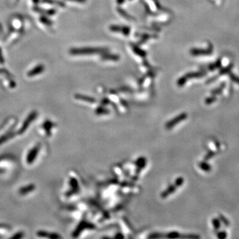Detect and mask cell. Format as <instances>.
<instances>
[{
    "label": "cell",
    "instance_id": "cell-14",
    "mask_svg": "<svg viewBox=\"0 0 239 239\" xmlns=\"http://www.w3.org/2000/svg\"><path fill=\"white\" fill-rule=\"evenodd\" d=\"M198 165L201 170L204 171L205 172H210L211 169H212L211 165L208 163H207L206 161H201V162L199 163Z\"/></svg>",
    "mask_w": 239,
    "mask_h": 239
},
{
    "label": "cell",
    "instance_id": "cell-5",
    "mask_svg": "<svg viewBox=\"0 0 239 239\" xmlns=\"http://www.w3.org/2000/svg\"><path fill=\"white\" fill-rule=\"evenodd\" d=\"M110 30L116 33H121L122 34L128 36L130 35V28L126 26H119V25H111Z\"/></svg>",
    "mask_w": 239,
    "mask_h": 239
},
{
    "label": "cell",
    "instance_id": "cell-11",
    "mask_svg": "<svg viewBox=\"0 0 239 239\" xmlns=\"http://www.w3.org/2000/svg\"><path fill=\"white\" fill-rule=\"evenodd\" d=\"M37 234L39 236H41V237H47V238H53V239L60 238V236H59L58 234H54V233H49V232H46V231H43V230L39 231V232L37 233Z\"/></svg>",
    "mask_w": 239,
    "mask_h": 239
},
{
    "label": "cell",
    "instance_id": "cell-29",
    "mask_svg": "<svg viewBox=\"0 0 239 239\" xmlns=\"http://www.w3.org/2000/svg\"><path fill=\"white\" fill-rule=\"evenodd\" d=\"M66 1H74V2H77V3H85L86 1V0H66Z\"/></svg>",
    "mask_w": 239,
    "mask_h": 239
},
{
    "label": "cell",
    "instance_id": "cell-4",
    "mask_svg": "<svg viewBox=\"0 0 239 239\" xmlns=\"http://www.w3.org/2000/svg\"><path fill=\"white\" fill-rule=\"evenodd\" d=\"M39 149H40V145L38 144V145L33 147L32 149L29 151L26 157V161L28 164H31V163L34 162L37 155H38Z\"/></svg>",
    "mask_w": 239,
    "mask_h": 239
},
{
    "label": "cell",
    "instance_id": "cell-28",
    "mask_svg": "<svg viewBox=\"0 0 239 239\" xmlns=\"http://www.w3.org/2000/svg\"><path fill=\"white\" fill-rule=\"evenodd\" d=\"M23 235H24V234H23V232H17V234H15V235H13V236L12 237H11V238H13V239H19V238H22V237L23 236Z\"/></svg>",
    "mask_w": 239,
    "mask_h": 239
},
{
    "label": "cell",
    "instance_id": "cell-21",
    "mask_svg": "<svg viewBox=\"0 0 239 239\" xmlns=\"http://www.w3.org/2000/svg\"><path fill=\"white\" fill-rule=\"evenodd\" d=\"M0 74L4 75L5 77H13V76L11 75V73L5 68H0Z\"/></svg>",
    "mask_w": 239,
    "mask_h": 239
},
{
    "label": "cell",
    "instance_id": "cell-30",
    "mask_svg": "<svg viewBox=\"0 0 239 239\" xmlns=\"http://www.w3.org/2000/svg\"><path fill=\"white\" fill-rule=\"evenodd\" d=\"M0 63H1V64H3V63H4V59H3V55L1 54V49H0Z\"/></svg>",
    "mask_w": 239,
    "mask_h": 239
},
{
    "label": "cell",
    "instance_id": "cell-24",
    "mask_svg": "<svg viewBox=\"0 0 239 239\" xmlns=\"http://www.w3.org/2000/svg\"><path fill=\"white\" fill-rule=\"evenodd\" d=\"M217 236L220 239H225L227 237V233L225 231H221V232H217Z\"/></svg>",
    "mask_w": 239,
    "mask_h": 239
},
{
    "label": "cell",
    "instance_id": "cell-8",
    "mask_svg": "<svg viewBox=\"0 0 239 239\" xmlns=\"http://www.w3.org/2000/svg\"><path fill=\"white\" fill-rule=\"evenodd\" d=\"M35 189V185L34 184H30L28 185H26V186L21 187V188L19 189V193L21 195H25L26 194H28V193L32 192V191Z\"/></svg>",
    "mask_w": 239,
    "mask_h": 239
},
{
    "label": "cell",
    "instance_id": "cell-2",
    "mask_svg": "<svg viewBox=\"0 0 239 239\" xmlns=\"http://www.w3.org/2000/svg\"><path fill=\"white\" fill-rule=\"evenodd\" d=\"M187 113H185V112H183V113H181L178 115L176 117L173 118L172 120H169V122H167L166 124H165V128H167V130H170V129H172V128L174 127L175 126H176L179 123H180L181 122L183 121V120H185V119H187Z\"/></svg>",
    "mask_w": 239,
    "mask_h": 239
},
{
    "label": "cell",
    "instance_id": "cell-34",
    "mask_svg": "<svg viewBox=\"0 0 239 239\" xmlns=\"http://www.w3.org/2000/svg\"><path fill=\"white\" fill-rule=\"evenodd\" d=\"M17 1H19V0H17Z\"/></svg>",
    "mask_w": 239,
    "mask_h": 239
},
{
    "label": "cell",
    "instance_id": "cell-15",
    "mask_svg": "<svg viewBox=\"0 0 239 239\" xmlns=\"http://www.w3.org/2000/svg\"><path fill=\"white\" fill-rule=\"evenodd\" d=\"M42 2L44 3H48V4H50V5L55 4L56 5H57V6H59L61 7H65V4L64 2H63V1H57V0H42Z\"/></svg>",
    "mask_w": 239,
    "mask_h": 239
},
{
    "label": "cell",
    "instance_id": "cell-17",
    "mask_svg": "<svg viewBox=\"0 0 239 239\" xmlns=\"http://www.w3.org/2000/svg\"><path fill=\"white\" fill-rule=\"evenodd\" d=\"M212 224L215 230H219L221 227V221L219 219L215 218L212 220Z\"/></svg>",
    "mask_w": 239,
    "mask_h": 239
},
{
    "label": "cell",
    "instance_id": "cell-33",
    "mask_svg": "<svg viewBox=\"0 0 239 239\" xmlns=\"http://www.w3.org/2000/svg\"><path fill=\"white\" fill-rule=\"evenodd\" d=\"M39 0H33V3H35V4H36V3H38V2H39Z\"/></svg>",
    "mask_w": 239,
    "mask_h": 239
},
{
    "label": "cell",
    "instance_id": "cell-19",
    "mask_svg": "<svg viewBox=\"0 0 239 239\" xmlns=\"http://www.w3.org/2000/svg\"><path fill=\"white\" fill-rule=\"evenodd\" d=\"M219 219H220L221 222H222L223 223V225H224L225 226H230V222H229V221L226 218V217L224 216V215L220 214V215H219Z\"/></svg>",
    "mask_w": 239,
    "mask_h": 239
},
{
    "label": "cell",
    "instance_id": "cell-10",
    "mask_svg": "<svg viewBox=\"0 0 239 239\" xmlns=\"http://www.w3.org/2000/svg\"><path fill=\"white\" fill-rule=\"evenodd\" d=\"M176 189H177V186L175 184L170 185V186H169L168 188L166 189V190H165V191H163V192L161 193V197H162L163 199L167 198L169 195H171L172 193H174L175 190H176Z\"/></svg>",
    "mask_w": 239,
    "mask_h": 239
},
{
    "label": "cell",
    "instance_id": "cell-3",
    "mask_svg": "<svg viewBox=\"0 0 239 239\" xmlns=\"http://www.w3.org/2000/svg\"><path fill=\"white\" fill-rule=\"evenodd\" d=\"M37 116V113L35 111L31 112V113L29 114V115L27 116L26 120H25L24 122H23L22 126H21L20 130L19 131V134H22L24 133V132L26 131V130L29 128V126H30L31 122L34 121L35 118H36Z\"/></svg>",
    "mask_w": 239,
    "mask_h": 239
},
{
    "label": "cell",
    "instance_id": "cell-1",
    "mask_svg": "<svg viewBox=\"0 0 239 239\" xmlns=\"http://www.w3.org/2000/svg\"><path fill=\"white\" fill-rule=\"evenodd\" d=\"M109 49L105 47H86V48L71 49L69 52L72 55H90L95 54H103L108 52Z\"/></svg>",
    "mask_w": 239,
    "mask_h": 239
},
{
    "label": "cell",
    "instance_id": "cell-13",
    "mask_svg": "<svg viewBox=\"0 0 239 239\" xmlns=\"http://www.w3.org/2000/svg\"><path fill=\"white\" fill-rule=\"evenodd\" d=\"M34 10L38 13H43V14L48 15H55L57 12L56 9H49V10H45V9H42L39 8V7H35Z\"/></svg>",
    "mask_w": 239,
    "mask_h": 239
},
{
    "label": "cell",
    "instance_id": "cell-25",
    "mask_svg": "<svg viewBox=\"0 0 239 239\" xmlns=\"http://www.w3.org/2000/svg\"><path fill=\"white\" fill-rule=\"evenodd\" d=\"M51 127V123H50V122H46V123H45L44 129L46 130L47 134H48V135H50Z\"/></svg>",
    "mask_w": 239,
    "mask_h": 239
},
{
    "label": "cell",
    "instance_id": "cell-20",
    "mask_svg": "<svg viewBox=\"0 0 239 239\" xmlns=\"http://www.w3.org/2000/svg\"><path fill=\"white\" fill-rule=\"evenodd\" d=\"M155 37H157V36H155V35H148V34L142 35V40L140 41V43H143L144 42H145L146 41L148 40V39H149L150 38H155Z\"/></svg>",
    "mask_w": 239,
    "mask_h": 239
},
{
    "label": "cell",
    "instance_id": "cell-32",
    "mask_svg": "<svg viewBox=\"0 0 239 239\" xmlns=\"http://www.w3.org/2000/svg\"><path fill=\"white\" fill-rule=\"evenodd\" d=\"M124 1H125V0H117V3H118V4H122V3H123L124 2Z\"/></svg>",
    "mask_w": 239,
    "mask_h": 239
},
{
    "label": "cell",
    "instance_id": "cell-18",
    "mask_svg": "<svg viewBox=\"0 0 239 239\" xmlns=\"http://www.w3.org/2000/svg\"><path fill=\"white\" fill-rule=\"evenodd\" d=\"M40 21L41 23H43V24L49 25V26H51V25H53L52 21H51L49 19H48V17H47L45 16H41L40 17Z\"/></svg>",
    "mask_w": 239,
    "mask_h": 239
},
{
    "label": "cell",
    "instance_id": "cell-12",
    "mask_svg": "<svg viewBox=\"0 0 239 239\" xmlns=\"http://www.w3.org/2000/svg\"><path fill=\"white\" fill-rule=\"evenodd\" d=\"M131 47H132V50L134 51V52L135 53L136 55H139L140 57H145L146 56V51L139 48V47H138V45H136L135 44H132Z\"/></svg>",
    "mask_w": 239,
    "mask_h": 239
},
{
    "label": "cell",
    "instance_id": "cell-16",
    "mask_svg": "<svg viewBox=\"0 0 239 239\" xmlns=\"http://www.w3.org/2000/svg\"><path fill=\"white\" fill-rule=\"evenodd\" d=\"M118 13H119L120 14L122 15V16H123L124 17V18L129 19V20H132V19H134L133 17H132L131 15L128 14V13L126 12V11L123 9L120 8V7H119V8H118Z\"/></svg>",
    "mask_w": 239,
    "mask_h": 239
},
{
    "label": "cell",
    "instance_id": "cell-27",
    "mask_svg": "<svg viewBox=\"0 0 239 239\" xmlns=\"http://www.w3.org/2000/svg\"><path fill=\"white\" fill-rule=\"evenodd\" d=\"M167 236H168L169 238H178V237L180 236V235H179V234L177 232H172L171 233H169Z\"/></svg>",
    "mask_w": 239,
    "mask_h": 239
},
{
    "label": "cell",
    "instance_id": "cell-9",
    "mask_svg": "<svg viewBox=\"0 0 239 239\" xmlns=\"http://www.w3.org/2000/svg\"><path fill=\"white\" fill-rule=\"evenodd\" d=\"M74 97L77 100H80L84 102H89V103H94V102H96V100L94 99V98L90 97V96H88L82 95V94H75Z\"/></svg>",
    "mask_w": 239,
    "mask_h": 239
},
{
    "label": "cell",
    "instance_id": "cell-31",
    "mask_svg": "<svg viewBox=\"0 0 239 239\" xmlns=\"http://www.w3.org/2000/svg\"><path fill=\"white\" fill-rule=\"evenodd\" d=\"M2 33H3V27L1 23H0V35H1Z\"/></svg>",
    "mask_w": 239,
    "mask_h": 239
},
{
    "label": "cell",
    "instance_id": "cell-23",
    "mask_svg": "<svg viewBox=\"0 0 239 239\" xmlns=\"http://www.w3.org/2000/svg\"><path fill=\"white\" fill-rule=\"evenodd\" d=\"M215 155V152H214L213 151H209L208 153H207V155L205 156L204 159L205 161H207L209 160V159H210L211 158H212L214 157Z\"/></svg>",
    "mask_w": 239,
    "mask_h": 239
},
{
    "label": "cell",
    "instance_id": "cell-6",
    "mask_svg": "<svg viewBox=\"0 0 239 239\" xmlns=\"http://www.w3.org/2000/svg\"><path fill=\"white\" fill-rule=\"evenodd\" d=\"M45 70V66L44 65H37V66H35V68L31 69V70H29L28 72H27V76L29 77H33L36 76V75H38L41 73H42L43 71Z\"/></svg>",
    "mask_w": 239,
    "mask_h": 239
},
{
    "label": "cell",
    "instance_id": "cell-7",
    "mask_svg": "<svg viewBox=\"0 0 239 239\" xmlns=\"http://www.w3.org/2000/svg\"><path fill=\"white\" fill-rule=\"evenodd\" d=\"M101 59L102 61H119L120 57L118 55L110 54L108 52L104 53L101 55Z\"/></svg>",
    "mask_w": 239,
    "mask_h": 239
},
{
    "label": "cell",
    "instance_id": "cell-22",
    "mask_svg": "<svg viewBox=\"0 0 239 239\" xmlns=\"http://www.w3.org/2000/svg\"><path fill=\"white\" fill-rule=\"evenodd\" d=\"M183 183H184V179H183L182 177H179L178 178H177L176 180H175V185H176L177 187H181V185L183 184Z\"/></svg>",
    "mask_w": 239,
    "mask_h": 239
},
{
    "label": "cell",
    "instance_id": "cell-26",
    "mask_svg": "<svg viewBox=\"0 0 239 239\" xmlns=\"http://www.w3.org/2000/svg\"><path fill=\"white\" fill-rule=\"evenodd\" d=\"M217 98L214 97V96H211V97L207 98L206 100H205V104H211L213 103V102L216 101Z\"/></svg>",
    "mask_w": 239,
    "mask_h": 239
}]
</instances>
